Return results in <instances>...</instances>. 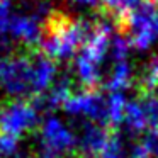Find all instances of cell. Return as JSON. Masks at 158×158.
<instances>
[{
  "label": "cell",
  "instance_id": "cell-7",
  "mask_svg": "<svg viewBox=\"0 0 158 158\" xmlns=\"http://www.w3.org/2000/svg\"><path fill=\"white\" fill-rule=\"evenodd\" d=\"M126 39L136 51H148L158 43V7L144 2L124 19Z\"/></svg>",
  "mask_w": 158,
  "mask_h": 158
},
{
  "label": "cell",
  "instance_id": "cell-3",
  "mask_svg": "<svg viewBox=\"0 0 158 158\" xmlns=\"http://www.w3.org/2000/svg\"><path fill=\"white\" fill-rule=\"evenodd\" d=\"M92 24L94 22L85 17H66L55 14L46 24L44 36L39 44L43 55L55 63L73 60L85 43Z\"/></svg>",
  "mask_w": 158,
  "mask_h": 158
},
{
  "label": "cell",
  "instance_id": "cell-19",
  "mask_svg": "<svg viewBox=\"0 0 158 158\" xmlns=\"http://www.w3.org/2000/svg\"><path fill=\"white\" fill-rule=\"evenodd\" d=\"M61 2H65V4L72 5V7L75 9H95L99 7L100 4H104V0H61Z\"/></svg>",
  "mask_w": 158,
  "mask_h": 158
},
{
  "label": "cell",
  "instance_id": "cell-17",
  "mask_svg": "<svg viewBox=\"0 0 158 158\" xmlns=\"http://www.w3.org/2000/svg\"><path fill=\"white\" fill-rule=\"evenodd\" d=\"M136 143L146 158H158V129L144 133Z\"/></svg>",
  "mask_w": 158,
  "mask_h": 158
},
{
  "label": "cell",
  "instance_id": "cell-13",
  "mask_svg": "<svg viewBox=\"0 0 158 158\" xmlns=\"http://www.w3.org/2000/svg\"><path fill=\"white\" fill-rule=\"evenodd\" d=\"M126 94H107V126H121L127 106Z\"/></svg>",
  "mask_w": 158,
  "mask_h": 158
},
{
  "label": "cell",
  "instance_id": "cell-6",
  "mask_svg": "<svg viewBox=\"0 0 158 158\" xmlns=\"http://www.w3.org/2000/svg\"><path fill=\"white\" fill-rule=\"evenodd\" d=\"M41 123V109L34 100L14 99L0 107V133L19 138L34 131Z\"/></svg>",
  "mask_w": 158,
  "mask_h": 158
},
{
  "label": "cell",
  "instance_id": "cell-14",
  "mask_svg": "<svg viewBox=\"0 0 158 158\" xmlns=\"http://www.w3.org/2000/svg\"><path fill=\"white\" fill-rule=\"evenodd\" d=\"M144 2L146 0H104V9L112 19L124 21L127 15L133 14Z\"/></svg>",
  "mask_w": 158,
  "mask_h": 158
},
{
  "label": "cell",
  "instance_id": "cell-12",
  "mask_svg": "<svg viewBox=\"0 0 158 158\" xmlns=\"http://www.w3.org/2000/svg\"><path fill=\"white\" fill-rule=\"evenodd\" d=\"M72 94H73L72 78L70 77H58L56 82L53 83V87L39 100H36V104L39 106V109H46V110L61 109L63 104L66 102V99Z\"/></svg>",
  "mask_w": 158,
  "mask_h": 158
},
{
  "label": "cell",
  "instance_id": "cell-18",
  "mask_svg": "<svg viewBox=\"0 0 158 158\" xmlns=\"http://www.w3.org/2000/svg\"><path fill=\"white\" fill-rule=\"evenodd\" d=\"M19 155V139L0 133V158H15Z\"/></svg>",
  "mask_w": 158,
  "mask_h": 158
},
{
  "label": "cell",
  "instance_id": "cell-4",
  "mask_svg": "<svg viewBox=\"0 0 158 158\" xmlns=\"http://www.w3.org/2000/svg\"><path fill=\"white\" fill-rule=\"evenodd\" d=\"M53 15L55 10L49 0H31L27 5L14 9L9 29L10 43L26 48H34L41 44L46 24Z\"/></svg>",
  "mask_w": 158,
  "mask_h": 158
},
{
  "label": "cell",
  "instance_id": "cell-9",
  "mask_svg": "<svg viewBox=\"0 0 158 158\" xmlns=\"http://www.w3.org/2000/svg\"><path fill=\"white\" fill-rule=\"evenodd\" d=\"M123 126L129 134L136 136L158 129V92H141L127 100Z\"/></svg>",
  "mask_w": 158,
  "mask_h": 158
},
{
  "label": "cell",
  "instance_id": "cell-2",
  "mask_svg": "<svg viewBox=\"0 0 158 158\" xmlns=\"http://www.w3.org/2000/svg\"><path fill=\"white\" fill-rule=\"evenodd\" d=\"M116 34L114 24L107 19H99L92 24L89 36L73 58V77L83 89H97L106 77V63Z\"/></svg>",
  "mask_w": 158,
  "mask_h": 158
},
{
  "label": "cell",
  "instance_id": "cell-15",
  "mask_svg": "<svg viewBox=\"0 0 158 158\" xmlns=\"http://www.w3.org/2000/svg\"><path fill=\"white\" fill-rule=\"evenodd\" d=\"M14 4L12 0H0V49H5L10 44L9 29H10V19L14 14Z\"/></svg>",
  "mask_w": 158,
  "mask_h": 158
},
{
  "label": "cell",
  "instance_id": "cell-1",
  "mask_svg": "<svg viewBox=\"0 0 158 158\" xmlns=\"http://www.w3.org/2000/svg\"><path fill=\"white\" fill-rule=\"evenodd\" d=\"M58 66L43 53H7L0 56V94L39 100L58 78Z\"/></svg>",
  "mask_w": 158,
  "mask_h": 158
},
{
  "label": "cell",
  "instance_id": "cell-22",
  "mask_svg": "<svg viewBox=\"0 0 158 158\" xmlns=\"http://www.w3.org/2000/svg\"><path fill=\"white\" fill-rule=\"evenodd\" d=\"M151 4H153V5H156V7H158V0H151Z\"/></svg>",
  "mask_w": 158,
  "mask_h": 158
},
{
  "label": "cell",
  "instance_id": "cell-16",
  "mask_svg": "<svg viewBox=\"0 0 158 158\" xmlns=\"http://www.w3.org/2000/svg\"><path fill=\"white\" fill-rule=\"evenodd\" d=\"M139 80H141L143 92H156V89H158V53L144 66Z\"/></svg>",
  "mask_w": 158,
  "mask_h": 158
},
{
  "label": "cell",
  "instance_id": "cell-10",
  "mask_svg": "<svg viewBox=\"0 0 158 158\" xmlns=\"http://www.w3.org/2000/svg\"><path fill=\"white\" fill-rule=\"evenodd\" d=\"M110 138L107 126L95 123H82L77 129V153L80 158H97Z\"/></svg>",
  "mask_w": 158,
  "mask_h": 158
},
{
  "label": "cell",
  "instance_id": "cell-20",
  "mask_svg": "<svg viewBox=\"0 0 158 158\" xmlns=\"http://www.w3.org/2000/svg\"><path fill=\"white\" fill-rule=\"evenodd\" d=\"M36 158H55V156H49V155H44V153H39Z\"/></svg>",
  "mask_w": 158,
  "mask_h": 158
},
{
  "label": "cell",
  "instance_id": "cell-21",
  "mask_svg": "<svg viewBox=\"0 0 158 158\" xmlns=\"http://www.w3.org/2000/svg\"><path fill=\"white\" fill-rule=\"evenodd\" d=\"M15 158H31V156H29V155H26V153H19Z\"/></svg>",
  "mask_w": 158,
  "mask_h": 158
},
{
  "label": "cell",
  "instance_id": "cell-8",
  "mask_svg": "<svg viewBox=\"0 0 158 158\" xmlns=\"http://www.w3.org/2000/svg\"><path fill=\"white\" fill-rule=\"evenodd\" d=\"M63 112L82 123L107 126V95L97 89H82L73 92L63 104Z\"/></svg>",
  "mask_w": 158,
  "mask_h": 158
},
{
  "label": "cell",
  "instance_id": "cell-5",
  "mask_svg": "<svg viewBox=\"0 0 158 158\" xmlns=\"http://www.w3.org/2000/svg\"><path fill=\"white\" fill-rule=\"evenodd\" d=\"M38 141L41 153L55 158H65L77 153V129L66 119L48 114L38 126Z\"/></svg>",
  "mask_w": 158,
  "mask_h": 158
},
{
  "label": "cell",
  "instance_id": "cell-11",
  "mask_svg": "<svg viewBox=\"0 0 158 158\" xmlns=\"http://www.w3.org/2000/svg\"><path fill=\"white\" fill-rule=\"evenodd\" d=\"M134 77H136V72H134V65L131 58L112 60V61H109V68H107L102 83L109 94H126V90H129L133 85Z\"/></svg>",
  "mask_w": 158,
  "mask_h": 158
}]
</instances>
